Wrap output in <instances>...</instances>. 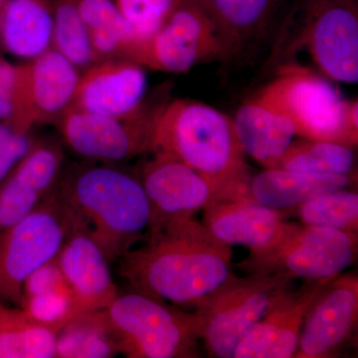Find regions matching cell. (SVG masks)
<instances>
[{"instance_id": "obj_1", "label": "cell", "mask_w": 358, "mask_h": 358, "mask_svg": "<svg viewBox=\"0 0 358 358\" xmlns=\"http://www.w3.org/2000/svg\"><path fill=\"white\" fill-rule=\"evenodd\" d=\"M145 243L119 260V274L134 291L193 312L234 277L231 246L195 219L148 230Z\"/></svg>"}, {"instance_id": "obj_2", "label": "cell", "mask_w": 358, "mask_h": 358, "mask_svg": "<svg viewBox=\"0 0 358 358\" xmlns=\"http://www.w3.org/2000/svg\"><path fill=\"white\" fill-rule=\"evenodd\" d=\"M150 152L178 160L201 174L213 187V199L249 195L252 176L232 119L210 106L190 100L164 105Z\"/></svg>"}, {"instance_id": "obj_3", "label": "cell", "mask_w": 358, "mask_h": 358, "mask_svg": "<svg viewBox=\"0 0 358 358\" xmlns=\"http://www.w3.org/2000/svg\"><path fill=\"white\" fill-rule=\"evenodd\" d=\"M59 194L110 263L145 239L150 207L140 178L113 164L73 167L59 178Z\"/></svg>"}, {"instance_id": "obj_4", "label": "cell", "mask_w": 358, "mask_h": 358, "mask_svg": "<svg viewBox=\"0 0 358 358\" xmlns=\"http://www.w3.org/2000/svg\"><path fill=\"white\" fill-rule=\"evenodd\" d=\"M256 100L288 117L301 138L357 145V101L343 100L329 82L306 68H284Z\"/></svg>"}, {"instance_id": "obj_5", "label": "cell", "mask_w": 358, "mask_h": 358, "mask_svg": "<svg viewBox=\"0 0 358 358\" xmlns=\"http://www.w3.org/2000/svg\"><path fill=\"white\" fill-rule=\"evenodd\" d=\"M120 355L128 358L200 357L195 313L140 292L120 294L103 310Z\"/></svg>"}, {"instance_id": "obj_6", "label": "cell", "mask_w": 358, "mask_h": 358, "mask_svg": "<svg viewBox=\"0 0 358 358\" xmlns=\"http://www.w3.org/2000/svg\"><path fill=\"white\" fill-rule=\"evenodd\" d=\"M232 52L199 0H174L162 24L145 39H133L122 58L143 68L185 73L200 63Z\"/></svg>"}, {"instance_id": "obj_7", "label": "cell", "mask_w": 358, "mask_h": 358, "mask_svg": "<svg viewBox=\"0 0 358 358\" xmlns=\"http://www.w3.org/2000/svg\"><path fill=\"white\" fill-rule=\"evenodd\" d=\"M358 234L289 222L268 248L250 253L236 267L247 274L291 280H324L345 272L357 261Z\"/></svg>"}, {"instance_id": "obj_8", "label": "cell", "mask_w": 358, "mask_h": 358, "mask_svg": "<svg viewBox=\"0 0 358 358\" xmlns=\"http://www.w3.org/2000/svg\"><path fill=\"white\" fill-rule=\"evenodd\" d=\"M293 280L282 275H234L193 310L209 357L233 358L240 341Z\"/></svg>"}, {"instance_id": "obj_9", "label": "cell", "mask_w": 358, "mask_h": 358, "mask_svg": "<svg viewBox=\"0 0 358 358\" xmlns=\"http://www.w3.org/2000/svg\"><path fill=\"white\" fill-rule=\"evenodd\" d=\"M70 226L56 185L31 213L0 233V303L20 307L25 280L56 258Z\"/></svg>"}, {"instance_id": "obj_10", "label": "cell", "mask_w": 358, "mask_h": 358, "mask_svg": "<svg viewBox=\"0 0 358 358\" xmlns=\"http://www.w3.org/2000/svg\"><path fill=\"white\" fill-rule=\"evenodd\" d=\"M164 107L152 109L143 102L124 117L69 108L54 124L73 152L85 159L114 164L150 152L155 124Z\"/></svg>"}, {"instance_id": "obj_11", "label": "cell", "mask_w": 358, "mask_h": 358, "mask_svg": "<svg viewBox=\"0 0 358 358\" xmlns=\"http://www.w3.org/2000/svg\"><path fill=\"white\" fill-rule=\"evenodd\" d=\"M79 79L76 66L52 47L20 65L17 105L9 126L28 134L36 124H55L72 106Z\"/></svg>"}, {"instance_id": "obj_12", "label": "cell", "mask_w": 358, "mask_h": 358, "mask_svg": "<svg viewBox=\"0 0 358 358\" xmlns=\"http://www.w3.org/2000/svg\"><path fill=\"white\" fill-rule=\"evenodd\" d=\"M305 43L319 69L334 81H358V13L353 0H308Z\"/></svg>"}, {"instance_id": "obj_13", "label": "cell", "mask_w": 358, "mask_h": 358, "mask_svg": "<svg viewBox=\"0 0 358 358\" xmlns=\"http://www.w3.org/2000/svg\"><path fill=\"white\" fill-rule=\"evenodd\" d=\"M358 324V275L341 273L308 310L294 358H333L355 336Z\"/></svg>"}, {"instance_id": "obj_14", "label": "cell", "mask_w": 358, "mask_h": 358, "mask_svg": "<svg viewBox=\"0 0 358 358\" xmlns=\"http://www.w3.org/2000/svg\"><path fill=\"white\" fill-rule=\"evenodd\" d=\"M334 278L303 280L298 289L282 291L240 341L233 358H293L308 310Z\"/></svg>"}, {"instance_id": "obj_15", "label": "cell", "mask_w": 358, "mask_h": 358, "mask_svg": "<svg viewBox=\"0 0 358 358\" xmlns=\"http://www.w3.org/2000/svg\"><path fill=\"white\" fill-rule=\"evenodd\" d=\"M138 178L150 207L148 230L192 219L214 197L213 187L201 174L164 155H154Z\"/></svg>"}, {"instance_id": "obj_16", "label": "cell", "mask_w": 358, "mask_h": 358, "mask_svg": "<svg viewBox=\"0 0 358 358\" xmlns=\"http://www.w3.org/2000/svg\"><path fill=\"white\" fill-rule=\"evenodd\" d=\"M70 220L69 232L56 260L79 315L105 310L120 294L110 261L83 226Z\"/></svg>"}, {"instance_id": "obj_17", "label": "cell", "mask_w": 358, "mask_h": 358, "mask_svg": "<svg viewBox=\"0 0 358 358\" xmlns=\"http://www.w3.org/2000/svg\"><path fill=\"white\" fill-rule=\"evenodd\" d=\"M145 68L126 58L94 63L80 75L73 109L124 117L138 109L147 92Z\"/></svg>"}, {"instance_id": "obj_18", "label": "cell", "mask_w": 358, "mask_h": 358, "mask_svg": "<svg viewBox=\"0 0 358 358\" xmlns=\"http://www.w3.org/2000/svg\"><path fill=\"white\" fill-rule=\"evenodd\" d=\"M286 210L266 206L247 196L212 199L203 208L204 226L228 246L258 253L275 243L288 227Z\"/></svg>"}, {"instance_id": "obj_19", "label": "cell", "mask_w": 358, "mask_h": 358, "mask_svg": "<svg viewBox=\"0 0 358 358\" xmlns=\"http://www.w3.org/2000/svg\"><path fill=\"white\" fill-rule=\"evenodd\" d=\"M64 155L50 143H34L0 185V233L31 213L57 185Z\"/></svg>"}, {"instance_id": "obj_20", "label": "cell", "mask_w": 358, "mask_h": 358, "mask_svg": "<svg viewBox=\"0 0 358 358\" xmlns=\"http://www.w3.org/2000/svg\"><path fill=\"white\" fill-rule=\"evenodd\" d=\"M232 121L242 152L265 169H278L296 136L288 117L256 99L243 103Z\"/></svg>"}, {"instance_id": "obj_21", "label": "cell", "mask_w": 358, "mask_h": 358, "mask_svg": "<svg viewBox=\"0 0 358 358\" xmlns=\"http://www.w3.org/2000/svg\"><path fill=\"white\" fill-rule=\"evenodd\" d=\"M355 176L265 169L252 176L249 195L256 201L272 208L288 210L313 197L350 187Z\"/></svg>"}, {"instance_id": "obj_22", "label": "cell", "mask_w": 358, "mask_h": 358, "mask_svg": "<svg viewBox=\"0 0 358 358\" xmlns=\"http://www.w3.org/2000/svg\"><path fill=\"white\" fill-rule=\"evenodd\" d=\"M51 0H6L2 6L0 38L16 57L32 59L52 47Z\"/></svg>"}, {"instance_id": "obj_23", "label": "cell", "mask_w": 358, "mask_h": 358, "mask_svg": "<svg viewBox=\"0 0 358 358\" xmlns=\"http://www.w3.org/2000/svg\"><path fill=\"white\" fill-rule=\"evenodd\" d=\"M58 331L16 306L0 303V358H54Z\"/></svg>"}, {"instance_id": "obj_24", "label": "cell", "mask_w": 358, "mask_h": 358, "mask_svg": "<svg viewBox=\"0 0 358 358\" xmlns=\"http://www.w3.org/2000/svg\"><path fill=\"white\" fill-rule=\"evenodd\" d=\"M120 355L115 334L102 310L82 313L59 331L58 358H109Z\"/></svg>"}, {"instance_id": "obj_25", "label": "cell", "mask_w": 358, "mask_h": 358, "mask_svg": "<svg viewBox=\"0 0 358 358\" xmlns=\"http://www.w3.org/2000/svg\"><path fill=\"white\" fill-rule=\"evenodd\" d=\"M216 23L232 51L261 31L282 0H199Z\"/></svg>"}, {"instance_id": "obj_26", "label": "cell", "mask_w": 358, "mask_h": 358, "mask_svg": "<svg viewBox=\"0 0 358 358\" xmlns=\"http://www.w3.org/2000/svg\"><path fill=\"white\" fill-rule=\"evenodd\" d=\"M355 166L353 148L331 141L301 138L292 141L278 169L355 176Z\"/></svg>"}, {"instance_id": "obj_27", "label": "cell", "mask_w": 358, "mask_h": 358, "mask_svg": "<svg viewBox=\"0 0 358 358\" xmlns=\"http://www.w3.org/2000/svg\"><path fill=\"white\" fill-rule=\"evenodd\" d=\"M286 211L305 225L348 233L358 231V194L348 188L324 193Z\"/></svg>"}, {"instance_id": "obj_28", "label": "cell", "mask_w": 358, "mask_h": 358, "mask_svg": "<svg viewBox=\"0 0 358 358\" xmlns=\"http://www.w3.org/2000/svg\"><path fill=\"white\" fill-rule=\"evenodd\" d=\"M53 13L52 48L69 59L78 69L94 64L89 31L82 20L78 0H51Z\"/></svg>"}, {"instance_id": "obj_29", "label": "cell", "mask_w": 358, "mask_h": 358, "mask_svg": "<svg viewBox=\"0 0 358 358\" xmlns=\"http://www.w3.org/2000/svg\"><path fill=\"white\" fill-rule=\"evenodd\" d=\"M20 308L33 320L58 333L70 320L80 315L72 294L68 289L26 296Z\"/></svg>"}, {"instance_id": "obj_30", "label": "cell", "mask_w": 358, "mask_h": 358, "mask_svg": "<svg viewBox=\"0 0 358 358\" xmlns=\"http://www.w3.org/2000/svg\"><path fill=\"white\" fill-rule=\"evenodd\" d=\"M134 33V39H145L162 24L174 0H113Z\"/></svg>"}, {"instance_id": "obj_31", "label": "cell", "mask_w": 358, "mask_h": 358, "mask_svg": "<svg viewBox=\"0 0 358 358\" xmlns=\"http://www.w3.org/2000/svg\"><path fill=\"white\" fill-rule=\"evenodd\" d=\"M80 15L89 32L105 30L128 35L134 39L131 26L113 0H78Z\"/></svg>"}, {"instance_id": "obj_32", "label": "cell", "mask_w": 358, "mask_h": 358, "mask_svg": "<svg viewBox=\"0 0 358 358\" xmlns=\"http://www.w3.org/2000/svg\"><path fill=\"white\" fill-rule=\"evenodd\" d=\"M33 143L28 134H18L9 124L0 122V185Z\"/></svg>"}, {"instance_id": "obj_33", "label": "cell", "mask_w": 358, "mask_h": 358, "mask_svg": "<svg viewBox=\"0 0 358 358\" xmlns=\"http://www.w3.org/2000/svg\"><path fill=\"white\" fill-rule=\"evenodd\" d=\"M20 65L0 57V122L10 124L20 93Z\"/></svg>"}, {"instance_id": "obj_34", "label": "cell", "mask_w": 358, "mask_h": 358, "mask_svg": "<svg viewBox=\"0 0 358 358\" xmlns=\"http://www.w3.org/2000/svg\"><path fill=\"white\" fill-rule=\"evenodd\" d=\"M64 289L70 291L62 271L59 267L57 260L54 258L53 260L36 268L31 275H28L23 284L22 296L23 298H26V296H35L46 292L64 291Z\"/></svg>"}, {"instance_id": "obj_35", "label": "cell", "mask_w": 358, "mask_h": 358, "mask_svg": "<svg viewBox=\"0 0 358 358\" xmlns=\"http://www.w3.org/2000/svg\"><path fill=\"white\" fill-rule=\"evenodd\" d=\"M6 0H0V6H3L4 2H6Z\"/></svg>"}, {"instance_id": "obj_36", "label": "cell", "mask_w": 358, "mask_h": 358, "mask_svg": "<svg viewBox=\"0 0 358 358\" xmlns=\"http://www.w3.org/2000/svg\"><path fill=\"white\" fill-rule=\"evenodd\" d=\"M1 11H2V6H0V23H1Z\"/></svg>"}]
</instances>
